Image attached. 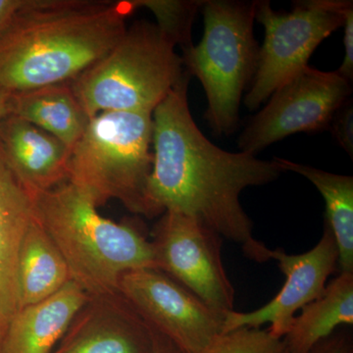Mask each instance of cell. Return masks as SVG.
<instances>
[{
	"label": "cell",
	"mask_w": 353,
	"mask_h": 353,
	"mask_svg": "<svg viewBox=\"0 0 353 353\" xmlns=\"http://www.w3.org/2000/svg\"><path fill=\"white\" fill-rule=\"evenodd\" d=\"M185 75L152 112L153 164L148 199L155 216L174 211L201 220L241 246L248 259L265 263L272 250L252 234L240 201L246 188L264 185L283 173L277 159L216 146L196 126L189 108Z\"/></svg>",
	"instance_id": "obj_1"
},
{
	"label": "cell",
	"mask_w": 353,
	"mask_h": 353,
	"mask_svg": "<svg viewBox=\"0 0 353 353\" xmlns=\"http://www.w3.org/2000/svg\"><path fill=\"white\" fill-rule=\"evenodd\" d=\"M129 2L25 0L0 28V92L70 83L122 38Z\"/></svg>",
	"instance_id": "obj_2"
},
{
	"label": "cell",
	"mask_w": 353,
	"mask_h": 353,
	"mask_svg": "<svg viewBox=\"0 0 353 353\" xmlns=\"http://www.w3.org/2000/svg\"><path fill=\"white\" fill-rule=\"evenodd\" d=\"M32 199L36 219L63 256L72 281L88 297L118 294L120 278L128 271L157 269L152 241L136 227L99 214L72 183Z\"/></svg>",
	"instance_id": "obj_3"
},
{
	"label": "cell",
	"mask_w": 353,
	"mask_h": 353,
	"mask_svg": "<svg viewBox=\"0 0 353 353\" xmlns=\"http://www.w3.org/2000/svg\"><path fill=\"white\" fill-rule=\"evenodd\" d=\"M152 113L103 112L70 148L67 182L97 208L115 199L155 217L148 199L153 164Z\"/></svg>",
	"instance_id": "obj_4"
},
{
	"label": "cell",
	"mask_w": 353,
	"mask_h": 353,
	"mask_svg": "<svg viewBox=\"0 0 353 353\" xmlns=\"http://www.w3.org/2000/svg\"><path fill=\"white\" fill-rule=\"evenodd\" d=\"M176 43L157 24L139 21L74 79L72 90L90 119L103 112H148L185 74Z\"/></svg>",
	"instance_id": "obj_5"
},
{
	"label": "cell",
	"mask_w": 353,
	"mask_h": 353,
	"mask_svg": "<svg viewBox=\"0 0 353 353\" xmlns=\"http://www.w3.org/2000/svg\"><path fill=\"white\" fill-rule=\"evenodd\" d=\"M202 12L203 37L196 46L183 48V65L203 85L208 124L216 134H230L238 123L241 95L256 69L255 2L210 0L204 2Z\"/></svg>",
	"instance_id": "obj_6"
},
{
	"label": "cell",
	"mask_w": 353,
	"mask_h": 353,
	"mask_svg": "<svg viewBox=\"0 0 353 353\" xmlns=\"http://www.w3.org/2000/svg\"><path fill=\"white\" fill-rule=\"evenodd\" d=\"M352 1L306 0L294 2L290 12L274 10L268 1H255V20L264 27L256 69L245 95L250 110L259 108L292 77L308 66V60L324 39L345 22Z\"/></svg>",
	"instance_id": "obj_7"
},
{
	"label": "cell",
	"mask_w": 353,
	"mask_h": 353,
	"mask_svg": "<svg viewBox=\"0 0 353 353\" xmlns=\"http://www.w3.org/2000/svg\"><path fill=\"white\" fill-rule=\"evenodd\" d=\"M155 266L221 312L234 290L222 260V236L192 216L165 211L152 231Z\"/></svg>",
	"instance_id": "obj_8"
},
{
	"label": "cell",
	"mask_w": 353,
	"mask_h": 353,
	"mask_svg": "<svg viewBox=\"0 0 353 353\" xmlns=\"http://www.w3.org/2000/svg\"><path fill=\"white\" fill-rule=\"evenodd\" d=\"M350 83L336 71L306 67L269 97L241 134L239 148L255 155L290 134L326 129L352 94Z\"/></svg>",
	"instance_id": "obj_9"
},
{
	"label": "cell",
	"mask_w": 353,
	"mask_h": 353,
	"mask_svg": "<svg viewBox=\"0 0 353 353\" xmlns=\"http://www.w3.org/2000/svg\"><path fill=\"white\" fill-rule=\"evenodd\" d=\"M119 292L150 328L166 336L181 353L199 352L224 334L226 313L158 269L123 274Z\"/></svg>",
	"instance_id": "obj_10"
},
{
	"label": "cell",
	"mask_w": 353,
	"mask_h": 353,
	"mask_svg": "<svg viewBox=\"0 0 353 353\" xmlns=\"http://www.w3.org/2000/svg\"><path fill=\"white\" fill-rule=\"evenodd\" d=\"M271 259L278 263L285 277L277 296L264 306L250 311L226 313L224 334L240 329H260L270 324L267 332L283 340L296 313L323 296L330 276L339 270V252L331 229L325 223L322 238L317 245L301 254H289L283 248L272 250Z\"/></svg>",
	"instance_id": "obj_11"
},
{
	"label": "cell",
	"mask_w": 353,
	"mask_h": 353,
	"mask_svg": "<svg viewBox=\"0 0 353 353\" xmlns=\"http://www.w3.org/2000/svg\"><path fill=\"white\" fill-rule=\"evenodd\" d=\"M152 329L120 292L90 297L50 353H152Z\"/></svg>",
	"instance_id": "obj_12"
},
{
	"label": "cell",
	"mask_w": 353,
	"mask_h": 353,
	"mask_svg": "<svg viewBox=\"0 0 353 353\" xmlns=\"http://www.w3.org/2000/svg\"><path fill=\"white\" fill-rule=\"evenodd\" d=\"M0 148L32 197L67 182L70 148L31 123L8 114L0 122Z\"/></svg>",
	"instance_id": "obj_13"
},
{
	"label": "cell",
	"mask_w": 353,
	"mask_h": 353,
	"mask_svg": "<svg viewBox=\"0 0 353 353\" xmlns=\"http://www.w3.org/2000/svg\"><path fill=\"white\" fill-rule=\"evenodd\" d=\"M34 220V199L14 175L0 148V353L9 325L19 310L18 259Z\"/></svg>",
	"instance_id": "obj_14"
},
{
	"label": "cell",
	"mask_w": 353,
	"mask_h": 353,
	"mask_svg": "<svg viewBox=\"0 0 353 353\" xmlns=\"http://www.w3.org/2000/svg\"><path fill=\"white\" fill-rule=\"evenodd\" d=\"M88 299L71 281L48 299L19 309L7 330L1 353H50Z\"/></svg>",
	"instance_id": "obj_15"
},
{
	"label": "cell",
	"mask_w": 353,
	"mask_h": 353,
	"mask_svg": "<svg viewBox=\"0 0 353 353\" xmlns=\"http://www.w3.org/2000/svg\"><path fill=\"white\" fill-rule=\"evenodd\" d=\"M9 114L48 132L69 148L80 139L90 120L70 83L10 95Z\"/></svg>",
	"instance_id": "obj_16"
},
{
	"label": "cell",
	"mask_w": 353,
	"mask_h": 353,
	"mask_svg": "<svg viewBox=\"0 0 353 353\" xmlns=\"http://www.w3.org/2000/svg\"><path fill=\"white\" fill-rule=\"evenodd\" d=\"M71 281L63 256L34 216L18 259L19 309L48 299Z\"/></svg>",
	"instance_id": "obj_17"
},
{
	"label": "cell",
	"mask_w": 353,
	"mask_h": 353,
	"mask_svg": "<svg viewBox=\"0 0 353 353\" xmlns=\"http://www.w3.org/2000/svg\"><path fill=\"white\" fill-rule=\"evenodd\" d=\"M353 325V273L340 272L324 294L301 309L285 336L287 353H309L338 327Z\"/></svg>",
	"instance_id": "obj_18"
},
{
	"label": "cell",
	"mask_w": 353,
	"mask_h": 353,
	"mask_svg": "<svg viewBox=\"0 0 353 353\" xmlns=\"http://www.w3.org/2000/svg\"><path fill=\"white\" fill-rule=\"evenodd\" d=\"M283 171L310 181L326 204L325 223L331 229L339 252V270L353 273V178L320 170L307 165L276 158Z\"/></svg>",
	"instance_id": "obj_19"
},
{
	"label": "cell",
	"mask_w": 353,
	"mask_h": 353,
	"mask_svg": "<svg viewBox=\"0 0 353 353\" xmlns=\"http://www.w3.org/2000/svg\"><path fill=\"white\" fill-rule=\"evenodd\" d=\"M132 10L146 7L157 17V25L181 48L192 44V24L199 4L197 2L168 1V0H131Z\"/></svg>",
	"instance_id": "obj_20"
},
{
	"label": "cell",
	"mask_w": 353,
	"mask_h": 353,
	"mask_svg": "<svg viewBox=\"0 0 353 353\" xmlns=\"http://www.w3.org/2000/svg\"><path fill=\"white\" fill-rule=\"evenodd\" d=\"M197 353H287L284 341L274 339L267 330L240 329L221 334Z\"/></svg>",
	"instance_id": "obj_21"
},
{
	"label": "cell",
	"mask_w": 353,
	"mask_h": 353,
	"mask_svg": "<svg viewBox=\"0 0 353 353\" xmlns=\"http://www.w3.org/2000/svg\"><path fill=\"white\" fill-rule=\"evenodd\" d=\"M343 43H345V59L341 63L338 73L343 78L352 83L353 79V6L345 11L343 22Z\"/></svg>",
	"instance_id": "obj_22"
},
{
	"label": "cell",
	"mask_w": 353,
	"mask_h": 353,
	"mask_svg": "<svg viewBox=\"0 0 353 353\" xmlns=\"http://www.w3.org/2000/svg\"><path fill=\"white\" fill-rule=\"evenodd\" d=\"M338 114L340 115L336 116L333 125L334 137L341 145L352 155V108L343 109V112Z\"/></svg>",
	"instance_id": "obj_23"
},
{
	"label": "cell",
	"mask_w": 353,
	"mask_h": 353,
	"mask_svg": "<svg viewBox=\"0 0 353 353\" xmlns=\"http://www.w3.org/2000/svg\"><path fill=\"white\" fill-rule=\"evenodd\" d=\"M309 353H350V341L343 333H334L320 341Z\"/></svg>",
	"instance_id": "obj_24"
},
{
	"label": "cell",
	"mask_w": 353,
	"mask_h": 353,
	"mask_svg": "<svg viewBox=\"0 0 353 353\" xmlns=\"http://www.w3.org/2000/svg\"><path fill=\"white\" fill-rule=\"evenodd\" d=\"M150 329H152L153 338L152 353H181L176 345L169 341L166 336L158 333V332L152 328Z\"/></svg>",
	"instance_id": "obj_25"
},
{
	"label": "cell",
	"mask_w": 353,
	"mask_h": 353,
	"mask_svg": "<svg viewBox=\"0 0 353 353\" xmlns=\"http://www.w3.org/2000/svg\"><path fill=\"white\" fill-rule=\"evenodd\" d=\"M25 0H0V28L6 24V21L13 15Z\"/></svg>",
	"instance_id": "obj_26"
},
{
	"label": "cell",
	"mask_w": 353,
	"mask_h": 353,
	"mask_svg": "<svg viewBox=\"0 0 353 353\" xmlns=\"http://www.w3.org/2000/svg\"><path fill=\"white\" fill-rule=\"evenodd\" d=\"M10 95L0 92V122L9 114Z\"/></svg>",
	"instance_id": "obj_27"
}]
</instances>
